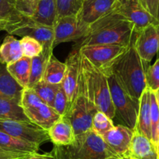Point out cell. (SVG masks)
<instances>
[{
	"label": "cell",
	"instance_id": "6da1fadb",
	"mask_svg": "<svg viewBox=\"0 0 159 159\" xmlns=\"http://www.w3.org/2000/svg\"><path fill=\"white\" fill-rule=\"evenodd\" d=\"M135 26L124 16L114 10L90 26L89 33L75 46L91 45H120L129 46L137 35Z\"/></svg>",
	"mask_w": 159,
	"mask_h": 159
},
{
	"label": "cell",
	"instance_id": "7a4b0ae2",
	"mask_svg": "<svg viewBox=\"0 0 159 159\" xmlns=\"http://www.w3.org/2000/svg\"><path fill=\"white\" fill-rule=\"evenodd\" d=\"M140 57L134 43L115 62L110 72L113 73L122 86L136 100H140L147 88L146 72L149 66Z\"/></svg>",
	"mask_w": 159,
	"mask_h": 159
},
{
	"label": "cell",
	"instance_id": "3957f363",
	"mask_svg": "<svg viewBox=\"0 0 159 159\" xmlns=\"http://www.w3.org/2000/svg\"><path fill=\"white\" fill-rule=\"evenodd\" d=\"M52 152L58 159H118L107 146L102 136L92 129L76 135L68 146H54Z\"/></svg>",
	"mask_w": 159,
	"mask_h": 159
},
{
	"label": "cell",
	"instance_id": "277c9868",
	"mask_svg": "<svg viewBox=\"0 0 159 159\" xmlns=\"http://www.w3.org/2000/svg\"><path fill=\"white\" fill-rule=\"evenodd\" d=\"M81 69L87 88L98 111L105 113L110 119L116 117L107 76L80 54Z\"/></svg>",
	"mask_w": 159,
	"mask_h": 159
},
{
	"label": "cell",
	"instance_id": "5b68a950",
	"mask_svg": "<svg viewBox=\"0 0 159 159\" xmlns=\"http://www.w3.org/2000/svg\"><path fill=\"white\" fill-rule=\"evenodd\" d=\"M81 64V63H80ZM98 110L91 99L80 67L77 93L65 117L70 120L76 135L91 129L92 119Z\"/></svg>",
	"mask_w": 159,
	"mask_h": 159
},
{
	"label": "cell",
	"instance_id": "8992f818",
	"mask_svg": "<svg viewBox=\"0 0 159 159\" xmlns=\"http://www.w3.org/2000/svg\"><path fill=\"white\" fill-rule=\"evenodd\" d=\"M108 78L111 101L119 120L123 125L134 130L137 126L139 100L131 97L111 72L105 74Z\"/></svg>",
	"mask_w": 159,
	"mask_h": 159
},
{
	"label": "cell",
	"instance_id": "52a82bcc",
	"mask_svg": "<svg viewBox=\"0 0 159 159\" xmlns=\"http://www.w3.org/2000/svg\"><path fill=\"white\" fill-rule=\"evenodd\" d=\"M20 106L30 122L47 130L61 117L52 107L44 102L30 88H24L23 91Z\"/></svg>",
	"mask_w": 159,
	"mask_h": 159
},
{
	"label": "cell",
	"instance_id": "ba28073f",
	"mask_svg": "<svg viewBox=\"0 0 159 159\" xmlns=\"http://www.w3.org/2000/svg\"><path fill=\"white\" fill-rule=\"evenodd\" d=\"M129 46L120 45H91L80 48V52L105 74Z\"/></svg>",
	"mask_w": 159,
	"mask_h": 159
},
{
	"label": "cell",
	"instance_id": "9c48e42d",
	"mask_svg": "<svg viewBox=\"0 0 159 159\" xmlns=\"http://www.w3.org/2000/svg\"><path fill=\"white\" fill-rule=\"evenodd\" d=\"M0 131L38 146L50 140L47 129L30 120L0 119Z\"/></svg>",
	"mask_w": 159,
	"mask_h": 159
},
{
	"label": "cell",
	"instance_id": "30bf717a",
	"mask_svg": "<svg viewBox=\"0 0 159 159\" xmlns=\"http://www.w3.org/2000/svg\"><path fill=\"white\" fill-rule=\"evenodd\" d=\"M89 26L80 20L77 14L59 18L54 26V48L64 42L81 40L89 33Z\"/></svg>",
	"mask_w": 159,
	"mask_h": 159
},
{
	"label": "cell",
	"instance_id": "8fae6325",
	"mask_svg": "<svg viewBox=\"0 0 159 159\" xmlns=\"http://www.w3.org/2000/svg\"><path fill=\"white\" fill-rule=\"evenodd\" d=\"M116 9L134 24L137 32L150 24H158L157 20L145 8L141 0H117Z\"/></svg>",
	"mask_w": 159,
	"mask_h": 159
},
{
	"label": "cell",
	"instance_id": "7c38bea8",
	"mask_svg": "<svg viewBox=\"0 0 159 159\" xmlns=\"http://www.w3.org/2000/svg\"><path fill=\"white\" fill-rule=\"evenodd\" d=\"M134 45L144 62H151L159 52L158 24H150L137 32Z\"/></svg>",
	"mask_w": 159,
	"mask_h": 159
},
{
	"label": "cell",
	"instance_id": "4fadbf2b",
	"mask_svg": "<svg viewBox=\"0 0 159 159\" xmlns=\"http://www.w3.org/2000/svg\"><path fill=\"white\" fill-rule=\"evenodd\" d=\"M11 35L31 37L43 45V49H54V27L38 24L29 16L14 29Z\"/></svg>",
	"mask_w": 159,
	"mask_h": 159
},
{
	"label": "cell",
	"instance_id": "5bb4252c",
	"mask_svg": "<svg viewBox=\"0 0 159 159\" xmlns=\"http://www.w3.org/2000/svg\"><path fill=\"white\" fill-rule=\"evenodd\" d=\"M65 76L62 85L67 96L70 105L74 101L77 93L78 83L80 74V52L78 47L74 46L66 60Z\"/></svg>",
	"mask_w": 159,
	"mask_h": 159
},
{
	"label": "cell",
	"instance_id": "9a60e30c",
	"mask_svg": "<svg viewBox=\"0 0 159 159\" xmlns=\"http://www.w3.org/2000/svg\"><path fill=\"white\" fill-rule=\"evenodd\" d=\"M134 134V130L127 126L117 125L102 137L115 154L120 157H128V151Z\"/></svg>",
	"mask_w": 159,
	"mask_h": 159
},
{
	"label": "cell",
	"instance_id": "2e32d148",
	"mask_svg": "<svg viewBox=\"0 0 159 159\" xmlns=\"http://www.w3.org/2000/svg\"><path fill=\"white\" fill-rule=\"evenodd\" d=\"M117 0H84L77 13L80 20L90 26L114 10Z\"/></svg>",
	"mask_w": 159,
	"mask_h": 159
},
{
	"label": "cell",
	"instance_id": "e0dca14e",
	"mask_svg": "<svg viewBox=\"0 0 159 159\" xmlns=\"http://www.w3.org/2000/svg\"><path fill=\"white\" fill-rule=\"evenodd\" d=\"M128 157L131 159H159L157 146L151 139L134 131Z\"/></svg>",
	"mask_w": 159,
	"mask_h": 159
},
{
	"label": "cell",
	"instance_id": "ac0fdd59",
	"mask_svg": "<svg viewBox=\"0 0 159 159\" xmlns=\"http://www.w3.org/2000/svg\"><path fill=\"white\" fill-rule=\"evenodd\" d=\"M27 17L17 10L16 0H0V30H5L11 35Z\"/></svg>",
	"mask_w": 159,
	"mask_h": 159
},
{
	"label": "cell",
	"instance_id": "d6986e66",
	"mask_svg": "<svg viewBox=\"0 0 159 159\" xmlns=\"http://www.w3.org/2000/svg\"><path fill=\"white\" fill-rule=\"evenodd\" d=\"M48 133L54 146H68L72 144L76 138L73 126L65 116H61L48 129Z\"/></svg>",
	"mask_w": 159,
	"mask_h": 159
},
{
	"label": "cell",
	"instance_id": "ffe728a7",
	"mask_svg": "<svg viewBox=\"0 0 159 159\" xmlns=\"http://www.w3.org/2000/svg\"><path fill=\"white\" fill-rule=\"evenodd\" d=\"M23 88L7 70V66L0 63V97L10 99L20 105Z\"/></svg>",
	"mask_w": 159,
	"mask_h": 159
},
{
	"label": "cell",
	"instance_id": "44dd1931",
	"mask_svg": "<svg viewBox=\"0 0 159 159\" xmlns=\"http://www.w3.org/2000/svg\"><path fill=\"white\" fill-rule=\"evenodd\" d=\"M134 131L151 139V90L148 88L142 93L139 100L138 116Z\"/></svg>",
	"mask_w": 159,
	"mask_h": 159
},
{
	"label": "cell",
	"instance_id": "7402d4cb",
	"mask_svg": "<svg viewBox=\"0 0 159 159\" xmlns=\"http://www.w3.org/2000/svg\"><path fill=\"white\" fill-rule=\"evenodd\" d=\"M30 18L38 24L54 27L58 19L56 0H40Z\"/></svg>",
	"mask_w": 159,
	"mask_h": 159
},
{
	"label": "cell",
	"instance_id": "603a6c76",
	"mask_svg": "<svg viewBox=\"0 0 159 159\" xmlns=\"http://www.w3.org/2000/svg\"><path fill=\"white\" fill-rule=\"evenodd\" d=\"M38 145L16 138L10 134L0 131V148L10 153L27 154L38 152Z\"/></svg>",
	"mask_w": 159,
	"mask_h": 159
},
{
	"label": "cell",
	"instance_id": "cb8c5ba5",
	"mask_svg": "<svg viewBox=\"0 0 159 159\" xmlns=\"http://www.w3.org/2000/svg\"><path fill=\"white\" fill-rule=\"evenodd\" d=\"M23 56L20 42L13 35H8L0 45V63L7 66Z\"/></svg>",
	"mask_w": 159,
	"mask_h": 159
},
{
	"label": "cell",
	"instance_id": "d4e9b609",
	"mask_svg": "<svg viewBox=\"0 0 159 159\" xmlns=\"http://www.w3.org/2000/svg\"><path fill=\"white\" fill-rule=\"evenodd\" d=\"M7 68L9 73L23 88L28 87L31 70V58L23 56L18 60L7 65Z\"/></svg>",
	"mask_w": 159,
	"mask_h": 159
},
{
	"label": "cell",
	"instance_id": "484cf974",
	"mask_svg": "<svg viewBox=\"0 0 159 159\" xmlns=\"http://www.w3.org/2000/svg\"><path fill=\"white\" fill-rule=\"evenodd\" d=\"M53 50L43 49L38 56L31 58V70L29 84L27 88H31L35 84L43 79L44 73L50 58L52 56Z\"/></svg>",
	"mask_w": 159,
	"mask_h": 159
},
{
	"label": "cell",
	"instance_id": "4316f807",
	"mask_svg": "<svg viewBox=\"0 0 159 159\" xmlns=\"http://www.w3.org/2000/svg\"><path fill=\"white\" fill-rule=\"evenodd\" d=\"M66 70L65 62H61L52 55L45 69L43 80L52 84H60L63 81Z\"/></svg>",
	"mask_w": 159,
	"mask_h": 159
},
{
	"label": "cell",
	"instance_id": "83f0119b",
	"mask_svg": "<svg viewBox=\"0 0 159 159\" xmlns=\"http://www.w3.org/2000/svg\"><path fill=\"white\" fill-rule=\"evenodd\" d=\"M0 119L29 120L19 103L0 97Z\"/></svg>",
	"mask_w": 159,
	"mask_h": 159
},
{
	"label": "cell",
	"instance_id": "f1b7e54d",
	"mask_svg": "<svg viewBox=\"0 0 159 159\" xmlns=\"http://www.w3.org/2000/svg\"><path fill=\"white\" fill-rule=\"evenodd\" d=\"M59 85V84H52L42 79L30 88H31L44 102H45L49 106L52 107L55 96H56Z\"/></svg>",
	"mask_w": 159,
	"mask_h": 159
},
{
	"label": "cell",
	"instance_id": "f546056e",
	"mask_svg": "<svg viewBox=\"0 0 159 159\" xmlns=\"http://www.w3.org/2000/svg\"><path fill=\"white\" fill-rule=\"evenodd\" d=\"M114 126L112 119H110L105 113L98 111L94 114L92 119L91 129L97 133L98 135H104L105 133L111 130Z\"/></svg>",
	"mask_w": 159,
	"mask_h": 159
},
{
	"label": "cell",
	"instance_id": "4dcf8cb0",
	"mask_svg": "<svg viewBox=\"0 0 159 159\" xmlns=\"http://www.w3.org/2000/svg\"><path fill=\"white\" fill-rule=\"evenodd\" d=\"M56 2L59 19L62 16L77 14L81 8L84 0H56Z\"/></svg>",
	"mask_w": 159,
	"mask_h": 159
},
{
	"label": "cell",
	"instance_id": "1f68e13d",
	"mask_svg": "<svg viewBox=\"0 0 159 159\" xmlns=\"http://www.w3.org/2000/svg\"><path fill=\"white\" fill-rule=\"evenodd\" d=\"M20 42L24 56L33 58L40 55L43 51V45L31 37H23L22 39L20 40Z\"/></svg>",
	"mask_w": 159,
	"mask_h": 159
},
{
	"label": "cell",
	"instance_id": "d6a6232c",
	"mask_svg": "<svg viewBox=\"0 0 159 159\" xmlns=\"http://www.w3.org/2000/svg\"><path fill=\"white\" fill-rule=\"evenodd\" d=\"M53 108L60 116H64L70 109V102H69L65 91L62 88V84L59 85L57 91L56 93L54 102H53Z\"/></svg>",
	"mask_w": 159,
	"mask_h": 159
},
{
	"label": "cell",
	"instance_id": "836d02e7",
	"mask_svg": "<svg viewBox=\"0 0 159 159\" xmlns=\"http://www.w3.org/2000/svg\"><path fill=\"white\" fill-rule=\"evenodd\" d=\"M151 140L157 144V129L159 123V107L154 91H151Z\"/></svg>",
	"mask_w": 159,
	"mask_h": 159
},
{
	"label": "cell",
	"instance_id": "e575fe53",
	"mask_svg": "<svg viewBox=\"0 0 159 159\" xmlns=\"http://www.w3.org/2000/svg\"><path fill=\"white\" fill-rule=\"evenodd\" d=\"M146 82L147 88L151 91H155L159 89V58L147 70Z\"/></svg>",
	"mask_w": 159,
	"mask_h": 159
},
{
	"label": "cell",
	"instance_id": "d590c367",
	"mask_svg": "<svg viewBox=\"0 0 159 159\" xmlns=\"http://www.w3.org/2000/svg\"><path fill=\"white\" fill-rule=\"evenodd\" d=\"M39 1L40 0H19L16 2V8L24 16L30 17Z\"/></svg>",
	"mask_w": 159,
	"mask_h": 159
},
{
	"label": "cell",
	"instance_id": "8d00e7d4",
	"mask_svg": "<svg viewBox=\"0 0 159 159\" xmlns=\"http://www.w3.org/2000/svg\"><path fill=\"white\" fill-rule=\"evenodd\" d=\"M159 0H141L142 3L145 7V8L148 10V11L154 16L156 19V15H157V9L158 5Z\"/></svg>",
	"mask_w": 159,
	"mask_h": 159
},
{
	"label": "cell",
	"instance_id": "74e56055",
	"mask_svg": "<svg viewBox=\"0 0 159 159\" xmlns=\"http://www.w3.org/2000/svg\"><path fill=\"white\" fill-rule=\"evenodd\" d=\"M20 159H56V157L51 151V152L45 153V154H38V152L27 154L23 156Z\"/></svg>",
	"mask_w": 159,
	"mask_h": 159
},
{
	"label": "cell",
	"instance_id": "f35d334b",
	"mask_svg": "<svg viewBox=\"0 0 159 159\" xmlns=\"http://www.w3.org/2000/svg\"><path fill=\"white\" fill-rule=\"evenodd\" d=\"M24 155H26V154H13V153L7 152V151L2 150V148H0V157H21Z\"/></svg>",
	"mask_w": 159,
	"mask_h": 159
},
{
	"label": "cell",
	"instance_id": "ab89813d",
	"mask_svg": "<svg viewBox=\"0 0 159 159\" xmlns=\"http://www.w3.org/2000/svg\"><path fill=\"white\" fill-rule=\"evenodd\" d=\"M154 94H155V98H156V101H157V103L159 107V89L157 90V91H154Z\"/></svg>",
	"mask_w": 159,
	"mask_h": 159
},
{
	"label": "cell",
	"instance_id": "60d3db41",
	"mask_svg": "<svg viewBox=\"0 0 159 159\" xmlns=\"http://www.w3.org/2000/svg\"><path fill=\"white\" fill-rule=\"evenodd\" d=\"M156 20H157V24H158V25H159V1H158V5H157V15H156Z\"/></svg>",
	"mask_w": 159,
	"mask_h": 159
},
{
	"label": "cell",
	"instance_id": "b9f144b4",
	"mask_svg": "<svg viewBox=\"0 0 159 159\" xmlns=\"http://www.w3.org/2000/svg\"><path fill=\"white\" fill-rule=\"evenodd\" d=\"M159 143V123L158 126H157V144Z\"/></svg>",
	"mask_w": 159,
	"mask_h": 159
},
{
	"label": "cell",
	"instance_id": "7bdbcfd3",
	"mask_svg": "<svg viewBox=\"0 0 159 159\" xmlns=\"http://www.w3.org/2000/svg\"><path fill=\"white\" fill-rule=\"evenodd\" d=\"M21 157H0V159H20Z\"/></svg>",
	"mask_w": 159,
	"mask_h": 159
},
{
	"label": "cell",
	"instance_id": "ee69618b",
	"mask_svg": "<svg viewBox=\"0 0 159 159\" xmlns=\"http://www.w3.org/2000/svg\"><path fill=\"white\" fill-rule=\"evenodd\" d=\"M118 159H131V158L129 157H120V158H118Z\"/></svg>",
	"mask_w": 159,
	"mask_h": 159
},
{
	"label": "cell",
	"instance_id": "f6af8a7d",
	"mask_svg": "<svg viewBox=\"0 0 159 159\" xmlns=\"http://www.w3.org/2000/svg\"><path fill=\"white\" fill-rule=\"evenodd\" d=\"M157 151H158V153H159V143H157Z\"/></svg>",
	"mask_w": 159,
	"mask_h": 159
},
{
	"label": "cell",
	"instance_id": "bcb514c9",
	"mask_svg": "<svg viewBox=\"0 0 159 159\" xmlns=\"http://www.w3.org/2000/svg\"><path fill=\"white\" fill-rule=\"evenodd\" d=\"M17 1H19V0H16V2H17Z\"/></svg>",
	"mask_w": 159,
	"mask_h": 159
},
{
	"label": "cell",
	"instance_id": "7dc6e473",
	"mask_svg": "<svg viewBox=\"0 0 159 159\" xmlns=\"http://www.w3.org/2000/svg\"><path fill=\"white\" fill-rule=\"evenodd\" d=\"M56 159H58V158H56Z\"/></svg>",
	"mask_w": 159,
	"mask_h": 159
}]
</instances>
